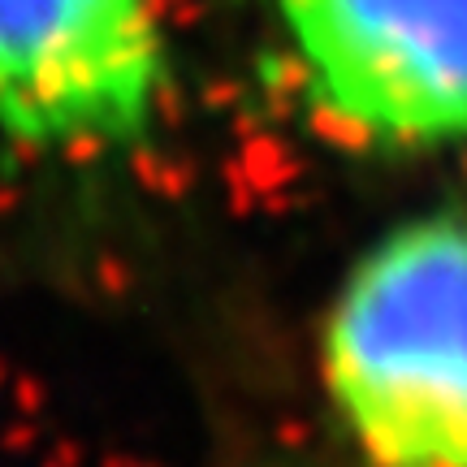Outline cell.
<instances>
[{"label":"cell","mask_w":467,"mask_h":467,"mask_svg":"<svg viewBox=\"0 0 467 467\" xmlns=\"http://www.w3.org/2000/svg\"><path fill=\"white\" fill-rule=\"evenodd\" d=\"M265 35L320 143L389 161L467 151V0H265Z\"/></svg>","instance_id":"2"},{"label":"cell","mask_w":467,"mask_h":467,"mask_svg":"<svg viewBox=\"0 0 467 467\" xmlns=\"http://www.w3.org/2000/svg\"><path fill=\"white\" fill-rule=\"evenodd\" d=\"M312 381L355 467H467V208L389 221L312 329Z\"/></svg>","instance_id":"1"},{"label":"cell","mask_w":467,"mask_h":467,"mask_svg":"<svg viewBox=\"0 0 467 467\" xmlns=\"http://www.w3.org/2000/svg\"><path fill=\"white\" fill-rule=\"evenodd\" d=\"M169 100V0H0V148L22 165H117Z\"/></svg>","instance_id":"3"}]
</instances>
